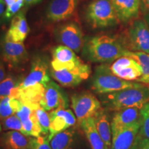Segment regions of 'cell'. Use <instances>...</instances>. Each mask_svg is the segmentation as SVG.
<instances>
[{
	"instance_id": "obj_1",
	"label": "cell",
	"mask_w": 149,
	"mask_h": 149,
	"mask_svg": "<svg viewBox=\"0 0 149 149\" xmlns=\"http://www.w3.org/2000/svg\"><path fill=\"white\" fill-rule=\"evenodd\" d=\"M82 50L83 55L89 61L102 64L113 62L128 51L121 40L106 35L91 37L85 42Z\"/></svg>"
},
{
	"instance_id": "obj_2",
	"label": "cell",
	"mask_w": 149,
	"mask_h": 149,
	"mask_svg": "<svg viewBox=\"0 0 149 149\" xmlns=\"http://www.w3.org/2000/svg\"><path fill=\"white\" fill-rule=\"evenodd\" d=\"M149 102V84H142L133 88L106 94L104 103L109 111H117L130 107L141 109Z\"/></svg>"
},
{
	"instance_id": "obj_3",
	"label": "cell",
	"mask_w": 149,
	"mask_h": 149,
	"mask_svg": "<svg viewBox=\"0 0 149 149\" xmlns=\"http://www.w3.org/2000/svg\"><path fill=\"white\" fill-rule=\"evenodd\" d=\"M141 84V83L126 81L117 77L111 72L109 64H104L96 68L93 77L92 88L98 94L106 95Z\"/></svg>"
},
{
	"instance_id": "obj_4",
	"label": "cell",
	"mask_w": 149,
	"mask_h": 149,
	"mask_svg": "<svg viewBox=\"0 0 149 149\" xmlns=\"http://www.w3.org/2000/svg\"><path fill=\"white\" fill-rule=\"evenodd\" d=\"M86 17L94 29H104L120 22L111 0H92L86 10Z\"/></svg>"
},
{
	"instance_id": "obj_5",
	"label": "cell",
	"mask_w": 149,
	"mask_h": 149,
	"mask_svg": "<svg viewBox=\"0 0 149 149\" xmlns=\"http://www.w3.org/2000/svg\"><path fill=\"white\" fill-rule=\"evenodd\" d=\"M128 51L149 54V27L142 19H134L121 40Z\"/></svg>"
},
{
	"instance_id": "obj_6",
	"label": "cell",
	"mask_w": 149,
	"mask_h": 149,
	"mask_svg": "<svg viewBox=\"0 0 149 149\" xmlns=\"http://www.w3.org/2000/svg\"><path fill=\"white\" fill-rule=\"evenodd\" d=\"M71 107L79 124L86 119L94 117L102 108L99 100L88 91L76 93L71 97Z\"/></svg>"
},
{
	"instance_id": "obj_7",
	"label": "cell",
	"mask_w": 149,
	"mask_h": 149,
	"mask_svg": "<svg viewBox=\"0 0 149 149\" xmlns=\"http://www.w3.org/2000/svg\"><path fill=\"white\" fill-rule=\"evenodd\" d=\"M51 77L57 82L64 87H75L90 77L91 66L82 62L72 68H66L59 70H50Z\"/></svg>"
},
{
	"instance_id": "obj_8",
	"label": "cell",
	"mask_w": 149,
	"mask_h": 149,
	"mask_svg": "<svg viewBox=\"0 0 149 149\" xmlns=\"http://www.w3.org/2000/svg\"><path fill=\"white\" fill-rule=\"evenodd\" d=\"M55 37L62 45L75 53L82 49L85 43L82 30L75 22H67L59 26L55 31Z\"/></svg>"
},
{
	"instance_id": "obj_9",
	"label": "cell",
	"mask_w": 149,
	"mask_h": 149,
	"mask_svg": "<svg viewBox=\"0 0 149 149\" xmlns=\"http://www.w3.org/2000/svg\"><path fill=\"white\" fill-rule=\"evenodd\" d=\"M40 104H29L19 100L15 115L21 120L24 135L33 137L42 135V129L35 113V109Z\"/></svg>"
},
{
	"instance_id": "obj_10",
	"label": "cell",
	"mask_w": 149,
	"mask_h": 149,
	"mask_svg": "<svg viewBox=\"0 0 149 149\" xmlns=\"http://www.w3.org/2000/svg\"><path fill=\"white\" fill-rule=\"evenodd\" d=\"M40 105L46 111H51L57 109H66L69 106V101L61 87L51 79L45 85Z\"/></svg>"
},
{
	"instance_id": "obj_11",
	"label": "cell",
	"mask_w": 149,
	"mask_h": 149,
	"mask_svg": "<svg viewBox=\"0 0 149 149\" xmlns=\"http://www.w3.org/2000/svg\"><path fill=\"white\" fill-rule=\"evenodd\" d=\"M109 66L115 75L126 81H137L142 74L140 64L128 56L120 57L109 64Z\"/></svg>"
},
{
	"instance_id": "obj_12",
	"label": "cell",
	"mask_w": 149,
	"mask_h": 149,
	"mask_svg": "<svg viewBox=\"0 0 149 149\" xmlns=\"http://www.w3.org/2000/svg\"><path fill=\"white\" fill-rule=\"evenodd\" d=\"M51 80L48 74V66L43 57H36L33 59L31 69L29 73L18 86L19 88H28L39 84L45 86Z\"/></svg>"
},
{
	"instance_id": "obj_13",
	"label": "cell",
	"mask_w": 149,
	"mask_h": 149,
	"mask_svg": "<svg viewBox=\"0 0 149 149\" xmlns=\"http://www.w3.org/2000/svg\"><path fill=\"white\" fill-rule=\"evenodd\" d=\"M50 128L48 138L49 141L56 134L64 131L72 126L77 122V118L71 110L57 109L50 112Z\"/></svg>"
},
{
	"instance_id": "obj_14",
	"label": "cell",
	"mask_w": 149,
	"mask_h": 149,
	"mask_svg": "<svg viewBox=\"0 0 149 149\" xmlns=\"http://www.w3.org/2000/svg\"><path fill=\"white\" fill-rule=\"evenodd\" d=\"M51 69L59 70L72 68L83 62L75 52L66 46L61 45L54 48L52 52Z\"/></svg>"
},
{
	"instance_id": "obj_15",
	"label": "cell",
	"mask_w": 149,
	"mask_h": 149,
	"mask_svg": "<svg viewBox=\"0 0 149 149\" xmlns=\"http://www.w3.org/2000/svg\"><path fill=\"white\" fill-rule=\"evenodd\" d=\"M3 60L11 66L21 65L29 59V54L23 42L3 41L1 46Z\"/></svg>"
},
{
	"instance_id": "obj_16",
	"label": "cell",
	"mask_w": 149,
	"mask_h": 149,
	"mask_svg": "<svg viewBox=\"0 0 149 149\" xmlns=\"http://www.w3.org/2000/svg\"><path fill=\"white\" fill-rule=\"evenodd\" d=\"M79 0H53L47 9L46 17L52 22H61L73 15Z\"/></svg>"
},
{
	"instance_id": "obj_17",
	"label": "cell",
	"mask_w": 149,
	"mask_h": 149,
	"mask_svg": "<svg viewBox=\"0 0 149 149\" xmlns=\"http://www.w3.org/2000/svg\"><path fill=\"white\" fill-rule=\"evenodd\" d=\"M140 128V122L112 133L111 149H130Z\"/></svg>"
},
{
	"instance_id": "obj_18",
	"label": "cell",
	"mask_w": 149,
	"mask_h": 149,
	"mask_svg": "<svg viewBox=\"0 0 149 149\" xmlns=\"http://www.w3.org/2000/svg\"><path fill=\"white\" fill-rule=\"evenodd\" d=\"M29 31L30 29L24 13L19 12L12 19L4 40L13 42H24Z\"/></svg>"
},
{
	"instance_id": "obj_19",
	"label": "cell",
	"mask_w": 149,
	"mask_h": 149,
	"mask_svg": "<svg viewBox=\"0 0 149 149\" xmlns=\"http://www.w3.org/2000/svg\"><path fill=\"white\" fill-rule=\"evenodd\" d=\"M33 137L24 135L17 130H9L0 137L3 149H31Z\"/></svg>"
},
{
	"instance_id": "obj_20",
	"label": "cell",
	"mask_w": 149,
	"mask_h": 149,
	"mask_svg": "<svg viewBox=\"0 0 149 149\" xmlns=\"http://www.w3.org/2000/svg\"><path fill=\"white\" fill-rule=\"evenodd\" d=\"M139 122L140 109L139 108L130 107L115 111L111 122L112 133Z\"/></svg>"
},
{
	"instance_id": "obj_21",
	"label": "cell",
	"mask_w": 149,
	"mask_h": 149,
	"mask_svg": "<svg viewBox=\"0 0 149 149\" xmlns=\"http://www.w3.org/2000/svg\"><path fill=\"white\" fill-rule=\"evenodd\" d=\"M120 22H127L138 16L141 0H111Z\"/></svg>"
},
{
	"instance_id": "obj_22",
	"label": "cell",
	"mask_w": 149,
	"mask_h": 149,
	"mask_svg": "<svg viewBox=\"0 0 149 149\" xmlns=\"http://www.w3.org/2000/svg\"><path fill=\"white\" fill-rule=\"evenodd\" d=\"M93 117L97 130L103 139L106 148L107 149H111L112 142L111 124L110 123L107 111L103 108H101Z\"/></svg>"
},
{
	"instance_id": "obj_23",
	"label": "cell",
	"mask_w": 149,
	"mask_h": 149,
	"mask_svg": "<svg viewBox=\"0 0 149 149\" xmlns=\"http://www.w3.org/2000/svg\"><path fill=\"white\" fill-rule=\"evenodd\" d=\"M80 125L86 137L91 149H107L103 139L97 130L94 117H89L83 120Z\"/></svg>"
},
{
	"instance_id": "obj_24",
	"label": "cell",
	"mask_w": 149,
	"mask_h": 149,
	"mask_svg": "<svg viewBox=\"0 0 149 149\" xmlns=\"http://www.w3.org/2000/svg\"><path fill=\"white\" fill-rule=\"evenodd\" d=\"M77 141L76 131L73 128L56 134L50 141L52 149H69Z\"/></svg>"
},
{
	"instance_id": "obj_25",
	"label": "cell",
	"mask_w": 149,
	"mask_h": 149,
	"mask_svg": "<svg viewBox=\"0 0 149 149\" xmlns=\"http://www.w3.org/2000/svg\"><path fill=\"white\" fill-rule=\"evenodd\" d=\"M125 56L135 59L140 64L142 74L137 80V82L149 84V54L140 51H128Z\"/></svg>"
},
{
	"instance_id": "obj_26",
	"label": "cell",
	"mask_w": 149,
	"mask_h": 149,
	"mask_svg": "<svg viewBox=\"0 0 149 149\" xmlns=\"http://www.w3.org/2000/svg\"><path fill=\"white\" fill-rule=\"evenodd\" d=\"M19 104L17 99L6 97L0 100V121L15 115Z\"/></svg>"
},
{
	"instance_id": "obj_27",
	"label": "cell",
	"mask_w": 149,
	"mask_h": 149,
	"mask_svg": "<svg viewBox=\"0 0 149 149\" xmlns=\"http://www.w3.org/2000/svg\"><path fill=\"white\" fill-rule=\"evenodd\" d=\"M21 81L13 76H8L0 82V100L6 97H10V93L17 88Z\"/></svg>"
},
{
	"instance_id": "obj_28",
	"label": "cell",
	"mask_w": 149,
	"mask_h": 149,
	"mask_svg": "<svg viewBox=\"0 0 149 149\" xmlns=\"http://www.w3.org/2000/svg\"><path fill=\"white\" fill-rule=\"evenodd\" d=\"M138 134L149 139V102L140 109V128Z\"/></svg>"
},
{
	"instance_id": "obj_29",
	"label": "cell",
	"mask_w": 149,
	"mask_h": 149,
	"mask_svg": "<svg viewBox=\"0 0 149 149\" xmlns=\"http://www.w3.org/2000/svg\"><path fill=\"white\" fill-rule=\"evenodd\" d=\"M37 120L42 129V135H48L50 128V116L44 109L39 105L35 109Z\"/></svg>"
},
{
	"instance_id": "obj_30",
	"label": "cell",
	"mask_w": 149,
	"mask_h": 149,
	"mask_svg": "<svg viewBox=\"0 0 149 149\" xmlns=\"http://www.w3.org/2000/svg\"><path fill=\"white\" fill-rule=\"evenodd\" d=\"M3 130H17L23 133V126L21 120L16 115H11L4 120L0 121Z\"/></svg>"
},
{
	"instance_id": "obj_31",
	"label": "cell",
	"mask_w": 149,
	"mask_h": 149,
	"mask_svg": "<svg viewBox=\"0 0 149 149\" xmlns=\"http://www.w3.org/2000/svg\"><path fill=\"white\" fill-rule=\"evenodd\" d=\"M31 149H52L48 135H41L37 137H33Z\"/></svg>"
},
{
	"instance_id": "obj_32",
	"label": "cell",
	"mask_w": 149,
	"mask_h": 149,
	"mask_svg": "<svg viewBox=\"0 0 149 149\" xmlns=\"http://www.w3.org/2000/svg\"><path fill=\"white\" fill-rule=\"evenodd\" d=\"M130 149H149V139L137 135Z\"/></svg>"
},
{
	"instance_id": "obj_33",
	"label": "cell",
	"mask_w": 149,
	"mask_h": 149,
	"mask_svg": "<svg viewBox=\"0 0 149 149\" xmlns=\"http://www.w3.org/2000/svg\"><path fill=\"white\" fill-rule=\"evenodd\" d=\"M5 77H6L5 67L3 66L2 63L0 61V82H1L3 79H5Z\"/></svg>"
},
{
	"instance_id": "obj_34",
	"label": "cell",
	"mask_w": 149,
	"mask_h": 149,
	"mask_svg": "<svg viewBox=\"0 0 149 149\" xmlns=\"http://www.w3.org/2000/svg\"><path fill=\"white\" fill-rule=\"evenodd\" d=\"M141 7L145 13L149 10V0H141Z\"/></svg>"
},
{
	"instance_id": "obj_35",
	"label": "cell",
	"mask_w": 149,
	"mask_h": 149,
	"mask_svg": "<svg viewBox=\"0 0 149 149\" xmlns=\"http://www.w3.org/2000/svg\"><path fill=\"white\" fill-rule=\"evenodd\" d=\"M42 0H25V3L27 5H33L36 4V3L40 2Z\"/></svg>"
},
{
	"instance_id": "obj_36",
	"label": "cell",
	"mask_w": 149,
	"mask_h": 149,
	"mask_svg": "<svg viewBox=\"0 0 149 149\" xmlns=\"http://www.w3.org/2000/svg\"><path fill=\"white\" fill-rule=\"evenodd\" d=\"M6 3L3 0H0V15L3 13L5 9Z\"/></svg>"
},
{
	"instance_id": "obj_37",
	"label": "cell",
	"mask_w": 149,
	"mask_h": 149,
	"mask_svg": "<svg viewBox=\"0 0 149 149\" xmlns=\"http://www.w3.org/2000/svg\"><path fill=\"white\" fill-rule=\"evenodd\" d=\"M3 1H4L6 6L7 7V6H9L13 5V3H15L17 0H3Z\"/></svg>"
},
{
	"instance_id": "obj_38",
	"label": "cell",
	"mask_w": 149,
	"mask_h": 149,
	"mask_svg": "<svg viewBox=\"0 0 149 149\" xmlns=\"http://www.w3.org/2000/svg\"><path fill=\"white\" fill-rule=\"evenodd\" d=\"M144 19L145 20V21H146V24H148V27H149V10L146 11V12L144 13Z\"/></svg>"
},
{
	"instance_id": "obj_39",
	"label": "cell",
	"mask_w": 149,
	"mask_h": 149,
	"mask_svg": "<svg viewBox=\"0 0 149 149\" xmlns=\"http://www.w3.org/2000/svg\"><path fill=\"white\" fill-rule=\"evenodd\" d=\"M2 130V128H1V122H0V133H1V131Z\"/></svg>"
}]
</instances>
